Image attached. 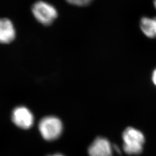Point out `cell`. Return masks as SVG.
Listing matches in <instances>:
<instances>
[{
	"label": "cell",
	"instance_id": "1",
	"mask_svg": "<svg viewBox=\"0 0 156 156\" xmlns=\"http://www.w3.org/2000/svg\"><path fill=\"white\" fill-rule=\"evenodd\" d=\"M123 151L129 156H138L144 151L145 137L143 133L137 128L128 127L122 134Z\"/></svg>",
	"mask_w": 156,
	"mask_h": 156
},
{
	"label": "cell",
	"instance_id": "2",
	"mask_svg": "<svg viewBox=\"0 0 156 156\" xmlns=\"http://www.w3.org/2000/svg\"><path fill=\"white\" fill-rule=\"evenodd\" d=\"M40 134L47 141L57 140L62 135L63 130L62 122L58 117L49 116L44 117L38 126Z\"/></svg>",
	"mask_w": 156,
	"mask_h": 156
},
{
	"label": "cell",
	"instance_id": "3",
	"mask_svg": "<svg viewBox=\"0 0 156 156\" xmlns=\"http://www.w3.org/2000/svg\"><path fill=\"white\" fill-rule=\"evenodd\" d=\"M35 19L44 26L51 24L58 17V11L55 6L44 1H38L31 7Z\"/></svg>",
	"mask_w": 156,
	"mask_h": 156
},
{
	"label": "cell",
	"instance_id": "4",
	"mask_svg": "<svg viewBox=\"0 0 156 156\" xmlns=\"http://www.w3.org/2000/svg\"><path fill=\"white\" fill-rule=\"evenodd\" d=\"M113 146L105 137L99 136L95 139L88 148L89 156H113Z\"/></svg>",
	"mask_w": 156,
	"mask_h": 156
},
{
	"label": "cell",
	"instance_id": "5",
	"mask_svg": "<svg viewBox=\"0 0 156 156\" xmlns=\"http://www.w3.org/2000/svg\"><path fill=\"white\" fill-rule=\"evenodd\" d=\"M12 120L17 127L27 129L34 124L33 115L28 108L24 106H18L12 112Z\"/></svg>",
	"mask_w": 156,
	"mask_h": 156
},
{
	"label": "cell",
	"instance_id": "6",
	"mask_svg": "<svg viewBox=\"0 0 156 156\" xmlns=\"http://www.w3.org/2000/svg\"><path fill=\"white\" fill-rule=\"evenodd\" d=\"M16 37V30L11 20L8 18H0V43L9 44Z\"/></svg>",
	"mask_w": 156,
	"mask_h": 156
},
{
	"label": "cell",
	"instance_id": "7",
	"mask_svg": "<svg viewBox=\"0 0 156 156\" xmlns=\"http://www.w3.org/2000/svg\"><path fill=\"white\" fill-rule=\"evenodd\" d=\"M140 28L142 33L149 38H156V17H143L140 21Z\"/></svg>",
	"mask_w": 156,
	"mask_h": 156
},
{
	"label": "cell",
	"instance_id": "8",
	"mask_svg": "<svg viewBox=\"0 0 156 156\" xmlns=\"http://www.w3.org/2000/svg\"><path fill=\"white\" fill-rule=\"evenodd\" d=\"M68 3L73 5L85 6L89 5L94 0H66Z\"/></svg>",
	"mask_w": 156,
	"mask_h": 156
},
{
	"label": "cell",
	"instance_id": "9",
	"mask_svg": "<svg viewBox=\"0 0 156 156\" xmlns=\"http://www.w3.org/2000/svg\"><path fill=\"white\" fill-rule=\"evenodd\" d=\"M151 80L153 84L156 86V68L153 71L151 75Z\"/></svg>",
	"mask_w": 156,
	"mask_h": 156
},
{
	"label": "cell",
	"instance_id": "10",
	"mask_svg": "<svg viewBox=\"0 0 156 156\" xmlns=\"http://www.w3.org/2000/svg\"><path fill=\"white\" fill-rule=\"evenodd\" d=\"M48 156H65L62 154L60 153H55V154H51V155H49Z\"/></svg>",
	"mask_w": 156,
	"mask_h": 156
},
{
	"label": "cell",
	"instance_id": "11",
	"mask_svg": "<svg viewBox=\"0 0 156 156\" xmlns=\"http://www.w3.org/2000/svg\"><path fill=\"white\" fill-rule=\"evenodd\" d=\"M153 5L156 9V0H153Z\"/></svg>",
	"mask_w": 156,
	"mask_h": 156
}]
</instances>
